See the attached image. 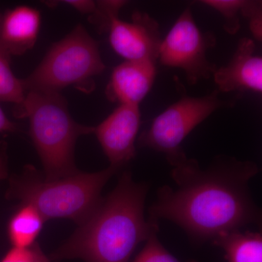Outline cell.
Instances as JSON below:
<instances>
[{"label": "cell", "instance_id": "6da1fadb", "mask_svg": "<svg viewBox=\"0 0 262 262\" xmlns=\"http://www.w3.org/2000/svg\"><path fill=\"white\" fill-rule=\"evenodd\" d=\"M168 162L176 188H160L149 218L171 221L196 244L213 241L221 232L261 224V211L249 189L250 180L259 172L254 162L222 155L203 169L184 151Z\"/></svg>", "mask_w": 262, "mask_h": 262}, {"label": "cell", "instance_id": "7a4b0ae2", "mask_svg": "<svg viewBox=\"0 0 262 262\" xmlns=\"http://www.w3.org/2000/svg\"><path fill=\"white\" fill-rule=\"evenodd\" d=\"M149 186L136 183L125 171L116 187L102 198L75 232L50 255L51 261L129 262L139 244L149 237L158 221L144 218Z\"/></svg>", "mask_w": 262, "mask_h": 262}, {"label": "cell", "instance_id": "3957f363", "mask_svg": "<svg viewBox=\"0 0 262 262\" xmlns=\"http://www.w3.org/2000/svg\"><path fill=\"white\" fill-rule=\"evenodd\" d=\"M15 115L29 119V134L45 178L56 180L80 171L75 162L76 142L80 136L93 134L94 126L80 125L72 118L61 93L28 91Z\"/></svg>", "mask_w": 262, "mask_h": 262}, {"label": "cell", "instance_id": "277c9868", "mask_svg": "<svg viewBox=\"0 0 262 262\" xmlns=\"http://www.w3.org/2000/svg\"><path fill=\"white\" fill-rule=\"evenodd\" d=\"M119 169L110 166L95 173L77 172L48 180L32 165L12 178L8 196L34 206L46 221L65 219L80 225L101 201L103 188Z\"/></svg>", "mask_w": 262, "mask_h": 262}, {"label": "cell", "instance_id": "5b68a950", "mask_svg": "<svg viewBox=\"0 0 262 262\" xmlns=\"http://www.w3.org/2000/svg\"><path fill=\"white\" fill-rule=\"evenodd\" d=\"M105 69L98 42L84 27L77 25L53 45L35 70L22 82L26 93H60L70 86L90 92L95 88L93 79Z\"/></svg>", "mask_w": 262, "mask_h": 262}, {"label": "cell", "instance_id": "8992f818", "mask_svg": "<svg viewBox=\"0 0 262 262\" xmlns=\"http://www.w3.org/2000/svg\"><path fill=\"white\" fill-rule=\"evenodd\" d=\"M219 94L218 90L201 97L182 92L178 101L155 117L151 125L141 133L138 146L163 153L167 160L182 152L181 144L198 125L217 110L235 105L236 98L223 100Z\"/></svg>", "mask_w": 262, "mask_h": 262}, {"label": "cell", "instance_id": "52a82bcc", "mask_svg": "<svg viewBox=\"0 0 262 262\" xmlns=\"http://www.w3.org/2000/svg\"><path fill=\"white\" fill-rule=\"evenodd\" d=\"M215 45L214 34L202 31L192 8L187 7L163 39L158 59L165 67L184 71L188 83L193 85L211 78L216 70V65L207 58V52Z\"/></svg>", "mask_w": 262, "mask_h": 262}, {"label": "cell", "instance_id": "ba28073f", "mask_svg": "<svg viewBox=\"0 0 262 262\" xmlns=\"http://www.w3.org/2000/svg\"><path fill=\"white\" fill-rule=\"evenodd\" d=\"M107 32L112 48L125 61L156 63L163 38L159 24L147 13L134 12L131 22L115 17Z\"/></svg>", "mask_w": 262, "mask_h": 262}, {"label": "cell", "instance_id": "9c48e42d", "mask_svg": "<svg viewBox=\"0 0 262 262\" xmlns=\"http://www.w3.org/2000/svg\"><path fill=\"white\" fill-rule=\"evenodd\" d=\"M140 125L139 106L120 104L102 122L94 127L93 134L97 137L111 166L120 170L135 158Z\"/></svg>", "mask_w": 262, "mask_h": 262}, {"label": "cell", "instance_id": "30bf717a", "mask_svg": "<svg viewBox=\"0 0 262 262\" xmlns=\"http://www.w3.org/2000/svg\"><path fill=\"white\" fill-rule=\"evenodd\" d=\"M256 45L250 38L239 39L227 65L217 67L212 77L219 92H262V58L255 54Z\"/></svg>", "mask_w": 262, "mask_h": 262}, {"label": "cell", "instance_id": "8fae6325", "mask_svg": "<svg viewBox=\"0 0 262 262\" xmlns=\"http://www.w3.org/2000/svg\"><path fill=\"white\" fill-rule=\"evenodd\" d=\"M155 64V62L142 60L125 61L117 66L106 86V98L119 105L139 106L154 84Z\"/></svg>", "mask_w": 262, "mask_h": 262}, {"label": "cell", "instance_id": "7c38bea8", "mask_svg": "<svg viewBox=\"0 0 262 262\" xmlns=\"http://www.w3.org/2000/svg\"><path fill=\"white\" fill-rule=\"evenodd\" d=\"M41 25L39 10L20 5L0 15V46L10 56H22L34 47Z\"/></svg>", "mask_w": 262, "mask_h": 262}, {"label": "cell", "instance_id": "4fadbf2b", "mask_svg": "<svg viewBox=\"0 0 262 262\" xmlns=\"http://www.w3.org/2000/svg\"><path fill=\"white\" fill-rule=\"evenodd\" d=\"M212 242L223 249L228 262H262L261 232L234 229L221 232Z\"/></svg>", "mask_w": 262, "mask_h": 262}, {"label": "cell", "instance_id": "5bb4252c", "mask_svg": "<svg viewBox=\"0 0 262 262\" xmlns=\"http://www.w3.org/2000/svg\"><path fill=\"white\" fill-rule=\"evenodd\" d=\"M45 222L44 217L34 206L21 204L8 223V237L13 247H32L37 243Z\"/></svg>", "mask_w": 262, "mask_h": 262}, {"label": "cell", "instance_id": "9a60e30c", "mask_svg": "<svg viewBox=\"0 0 262 262\" xmlns=\"http://www.w3.org/2000/svg\"><path fill=\"white\" fill-rule=\"evenodd\" d=\"M10 55L0 46V101L13 103L15 113L24 102L26 91L23 82L12 71Z\"/></svg>", "mask_w": 262, "mask_h": 262}, {"label": "cell", "instance_id": "2e32d148", "mask_svg": "<svg viewBox=\"0 0 262 262\" xmlns=\"http://www.w3.org/2000/svg\"><path fill=\"white\" fill-rule=\"evenodd\" d=\"M202 4L213 8L222 15L225 20L224 29L229 34H237L241 29V8L244 0H203Z\"/></svg>", "mask_w": 262, "mask_h": 262}, {"label": "cell", "instance_id": "e0dca14e", "mask_svg": "<svg viewBox=\"0 0 262 262\" xmlns=\"http://www.w3.org/2000/svg\"><path fill=\"white\" fill-rule=\"evenodd\" d=\"M159 226L155 227L146 241V244L132 262H184L168 252L158 239ZM186 262H198L189 261Z\"/></svg>", "mask_w": 262, "mask_h": 262}, {"label": "cell", "instance_id": "ac0fdd59", "mask_svg": "<svg viewBox=\"0 0 262 262\" xmlns=\"http://www.w3.org/2000/svg\"><path fill=\"white\" fill-rule=\"evenodd\" d=\"M126 1H98L94 13L90 20L101 33L108 32L112 20L119 16L120 10L127 4Z\"/></svg>", "mask_w": 262, "mask_h": 262}, {"label": "cell", "instance_id": "d6986e66", "mask_svg": "<svg viewBox=\"0 0 262 262\" xmlns=\"http://www.w3.org/2000/svg\"><path fill=\"white\" fill-rule=\"evenodd\" d=\"M261 1H244L241 14L249 20L250 29L253 35L258 40L262 37Z\"/></svg>", "mask_w": 262, "mask_h": 262}, {"label": "cell", "instance_id": "ffe728a7", "mask_svg": "<svg viewBox=\"0 0 262 262\" xmlns=\"http://www.w3.org/2000/svg\"><path fill=\"white\" fill-rule=\"evenodd\" d=\"M1 262H34L32 248L13 247L6 253Z\"/></svg>", "mask_w": 262, "mask_h": 262}, {"label": "cell", "instance_id": "44dd1931", "mask_svg": "<svg viewBox=\"0 0 262 262\" xmlns=\"http://www.w3.org/2000/svg\"><path fill=\"white\" fill-rule=\"evenodd\" d=\"M61 3L70 5L84 15H92L96 8V2L94 1H63Z\"/></svg>", "mask_w": 262, "mask_h": 262}, {"label": "cell", "instance_id": "7402d4cb", "mask_svg": "<svg viewBox=\"0 0 262 262\" xmlns=\"http://www.w3.org/2000/svg\"><path fill=\"white\" fill-rule=\"evenodd\" d=\"M18 130V125L14 123L6 116L3 108L0 106V133H14Z\"/></svg>", "mask_w": 262, "mask_h": 262}, {"label": "cell", "instance_id": "603a6c76", "mask_svg": "<svg viewBox=\"0 0 262 262\" xmlns=\"http://www.w3.org/2000/svg\"><path fill=\"white\" fill-rule=\"evenodd\" d=\"M8 160H7L6 147L2 145L0 148V181L8 177Z\"/></svg>", "mask_w": 262, "mask_h": 262}, {"label": "cell", "instance_id": "cb8c5ba5", "mask_svg": "<svg viewBox=\"0 0 262 262\" xmlns=\"http://www.w3.org/2000/svg\"><path fill=\"white\" fill-rule=\"evenodd\" d=\"M31 248L34 253V262H51L49 258L43 252L39 244L36 243Z\"/></svg>", "mask_w": 262, "mask_h": 262}, {"label": "cell", "instance_id": "d4e9b609", "mask_svg": "<svg viewBox=\"0 0 262 262\" xmlns=\"http://www.w3.org/2000/svg\"><path fill=\"white\" fill-rule=\"evenodd\" d=\"M0 15H1V14H0Z\"/></svg>", "mask_w": 262, "mask_h": 262}]
</instances>
